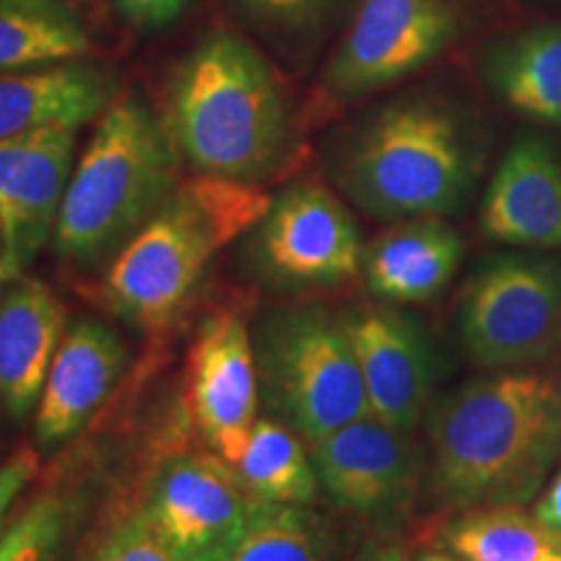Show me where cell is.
Masks as SVG:
<instances>
[{
    "instance_id": "cell-31",
    "label": "cell",
    "mask_w": 561,
    "mask_h": 561,
    "mask_svg": "<svg viewBox=\"0 0 561 561\" xmlns=\"http://www.w3.org/2000/svg\"><path fill=\"white\" fill-rule=\"evenodd\" d=\"M359 561H409V549L403 543L388 541V543H377L362 553Z\"/></svg>"
},
{
    "instance_id": "cell-29",
    "label": "cell",
    "mask_w": 561,
    "mask_h": 561,
    "mask_svg": "<svg viewBox=\"0 0 561 561\" xmlns=\"http://www.w3.org/2000/svg\"><path fill=\"white\" fill-rule=\"evenodd\" d=\"M325 0H244L252 11L284 26H305L318 16Z\"/></svg>"
},
{
    "instance_id": "cell-21",
    "label": "cell",
    "mask_w": 561,
    "mask_h": 561,
    "mask_svg": "<svg viewBox=\"0 0 561 561\" xmlns=\"http://www.w3.org/2000/svg\"><path fill=\"white\" fill-rule=\"evenodd\" d=\"M89 32L60 0H0V73L83 60Z\"/></svg>"
},
{
    "instance_id": "cell-33",
    "label": "cell",
    "mask_w": 561,
    "mask_h": 561,
    "mask_svg": "<svg viewBox=\"0 0 561 561\" xmlns=\"http://www.w3.org/2000/svg\"><path fill=\"white\" fill-rule=\"evenodd\" d=\"M421 561H455V559H447V557H439V553H430V557H424Z\"/></svg>"
},
{
    "instance_id": "cell-9",
    "label": "cell",
    "mask_w": 561,
    "mask_h": 561,
    "mask_svg": "<svg viewBox=\"0 0 561 561\" xmlns=\"http://www.w3.org/2000/svg\"><path fill=\"white\" fill-rule=\"evenodd\" d=\"M455 30L450 0H359L328 68V89L359 96L388 87L437 58Z\"/></svg>"
},
{
    "instance_id": "cell-19",
    "label": "cell",
    "mask_w": 561,
    "mask_h": 561,
    "mask_svg": "<svg viewBox=\"0 0 561 561\" xmlns=\"http://www.w3.org/2000/svg\"><path fill=\"white\" fill-rule=\"evenodd\" d=\"M462 257L458 231L437 216L405 219L362 252L367 286L377 297L416 305L430 301L450 284Z\"/></svg>"
},
{
    "instance_id": "cell-30",
    "label": "cell",
    "mask_w": 561,
    "mask_h": 561,
    "mask_svg": "<svg viewBox=\"0 0 561 561\" xmlns=\"http://www.w3.org/2000/svg\"><path fill=\"white\" fill-rule=\"evenodd\" d=\"M536 515H538V520L546 525V528H549L551 533H557V536L561 538V471L557 473V479H553L549 491L541 496V502H538Z\"/></svg>"
},
{
    "instance_id": "cell-15",
    "label": "cell",
    "mask_w": 561,
    "mask_h": 561,
    "mask_svg": "<svg viewBox=\"0 0 561 561\" xmlns=\"http://www.w3.org/2000/svg\"><path fill=\"white\" fill-rule=\"evenodd\" d=\"M489 240L561 248V159L541 138H520L502 159L481 206Z\"/></svg>"
},
{
    "instance_id": "cell-10",
    "label": "cell",
    "mask_w": 561,
    "mask_h": 561,
    "mask_svg": "<svg viewBox=\"0 0 561 561\" xmlns=\"http://www.w3.org/2000/svg\"><path fill=\"white\" fill-rule=\"evenodd\" d=\"M362 252L346 206L314 182H299L271 201L257 224V263L284 286L339 284L359 271Z\"/></svg>"
},
{
    "instance_id": "cell-6",
    "label": "cell",
    "mask_w": 561,
    "mask_h": 561,
    "mask_svg": "<svg viewBox=\"0 0 561 561\" xmlns=\"http://www.w3.org/2000/svg\"><path fill=\"white\" fill-rule=\"evenodd\" d=\"M255 354L271 405L310 445L371 413L348 322L322 310L278 312Z\"/></svg>"
},
{
    "instance_id": "cell-28",
    "label": "cell",
    "mask_w": 561,
    "mask_h": 561,
    "mask_svg": "<svg viewBox=\"0 0 561 561\" xmlns=\"http://www.w3.org/2000/svg\"><path fill=\"white\" fill-rule=\"evenodd\" d=\"M121 13L140 30H159L172 24L191 0H115Z\"/></svg>"
},
{
    "instance_id": "cell-13",
    "label": "cell",
    "mask_w": 561,
    "mask_h": 561,
    "mask_svg": "<svg viewBox=\"0 0 561 561\" xmlns=\"http://www.w3.org/2000/svg\"><path fill=\"white\" fill-rule=\"evenodd\" d=\"M310 453L320 486L341 507L362 515L398 507L416 486L419 453L409 432L371 413L312 442Z\"/></svg>"
},
{
    "instance_id": "cell-16",
    "label": "cell",
    "mask_w": 561,
    "mask_h": 561,
    "mask_svg": "<svg viewBox=\"0 0 561 561\" xmlns=\"http://www.w3.org/2000/svg\"><path fill=\"white\" fill-rule=\"evenodd\" d=\"M371 416L411 432L430 398L432 369L424 339L403 314L369 310L348 322Z\"/></svg>"
},
{
    "instance_id": "cell-18",
    "label": "cell",
    "mask_w": 561,
    "mask_h": 561,
    "mask_svg": "<svg viewBox=\"0 0 561 561\" xmlns=\"http://www.w3.org/2000/svg\"><path fill=\"white\" fill-rule=\"evenodd\" d=\"M66 335V307L37 278H19L0 291V403L26 416L39 403L47 371Z\"/></svg>"
},
{
    "instance_id": "cell-3",
    "label": "cell",
    "mask_w": 561,
    "mask_h": 561,
    "mask_svg": "<svg viewBox=\"0 0 561 561\" xmlns=\"http://www.w3.org/2000/svg\"><path fill=\"white\" fill-rule=\"evenodd\" d=\"M178 157L167 123L138 94L112 102L70 172L55 252L94 265L121 250L180 185Z\"/></svg>"
},
{
    "instance_id": "cell-17",
    "label": "cell",
    "mask_w": 561,
    "mask_h": 561,
    "mask_svg": "<svg viewBox=\"0 0 561 561\" xmlns=\"http://www.w3.org/2000/svg\"><path fill=\"white\" fill-rule=\"evenodd\" d=\"M117 100V79L94 62L3 70L0 73V144L45 128H76L104 115Z\"/></svg>"
},
{
    "instance_id": "cell-7",
    "label": "cell",
    "mask_w": 561,
    "mask_h": 561,
    "mask_svg": "<svg viewBox=\"0 0 561 561\" xmlns=\"http://www.w3.org/2000/svg\"><path fill=\"white\" fill-rule=\"evenodd\" d=\"M460 331L481 367L543 359L561 341V268L536 257L489 263L468 286Z\"/></svg>"
},
{
    "instance_id": "cell-4",
    "label": "cell",
    "mask_w": 561,
    "mask_h": 561,
    "mask_svg": "<svg viewBox=\"0 0 561 561\" xmlns=\"http://www.w3.org/2000/svg\"><path fill=\"white\" fill-rule=\"evenodd\" d=\"M268 195L244 182L198 178L180 182L161 208L115 252L102 294L133 325L161 328L182 310L210 257L261 224Z\"/></svg>"
},
{
    "instance_id": "cell-5",
    "label": "cell",
    "mask_w": 561,
    "mask_h": 561,
    "mask_svg": "<svg viewBox=\"0 0 561 561\" xmlns=\"http://www.w3.org/2000/svg\"><path fill=\"white\" fill-rule=\"evenodd\" d=\"M473 170L458 117L437 102L405 100L377 112L351 138L339 180L367 214L405 221L458 208Z\"/></svg>"
},
{
    "instance_id": "cell-20",
    "label": "cell",
    "mask_w": 561,
    "mask_h": 561,
    "mask_svg": "<svg viewBox=\"0 0 561 561\" xmlns=\"http://www.w3.org/2000/svg\"><path fill=\"white\" fill-rule=\"evenodd\" d=\"M489 81L520 115L561 123V24L538 26L496 47Z\"/></svg>"
},
{
    "instance_id": "cell-26",
    "label": "cell",
    "mask_w": 561,
    "mask_h": 561,
    "mask_svg": "<svg viewBox=\"0 0 561 561\" xmlns=\"http://www.w3.org/2000/svg\"><path fill=\"white\" fill-rule=\"evenodd\" d=\"M94 561H178V557L153 528L149 512L138 510L112 533Z\"/></svg>"
},
{
    "instance_id": "cell-27",
    "label": "cell",
    "mask_w": 561,
    "mask_h": 561,
    "mask_svg": "<svg viewBox=\"0 0 561 561\" xmlns=\"http://www.w3.org/2000/svg\"><path fill=\"white\" fill-rule=\"evenodd\" d=\"M37 466V453L30 450V447L13 453L9 460L0 462V520H3L5 510H9L13 500L24 491L26 483L34 479Z\"/></svg>"
},
{
    "instance_id": "cell-25",
    "label": "cell",
    "mask_w": 561,
    "mask_h": 561,
    "mask_svg": "<svg viewBox=\"0 0 561 561\" xmlns=\"http://www.w3.org/2000/svg\"><path fill=\"white\" fill-rule=\"evenodd\" d=\"M70 504L62 494H42L0 536V561H50L70 523Z\"/></svg>"
},
{
    "instance_id": "cell-2",
    "label": "cell",
    "mask_w": 561,
    "mask_h": 561,
    "mask_svg": "<svg viewBox=\"0 0 561 561\" xmlns=\"http://www.w3.org/2000/svg\"><path fill=\"white\" fill-rule=\"evenodd\" d=\"M167 130L198 174L255 185L276 170L289 140L280 83L250 42L203 37L170 81Z\"/></svg>"
},
{
    "instance_id": "cell-24",
    "label": "cell",
    "mask_w": 561,
    "mask_h": 561,
    "mask_svg": "<svg viewBox=\"0 0 561 561\" xmlns=\"http://www.w3.org/2000/svg\"><path fill=\"white\" fill-rule=\"evenodd\" d=\"M325 525L301 504L261 502L229 561H328Z\"/></svg>"
},
{
    "instance_id": "cell-32",
    "label": "cell",
    "mask_w": 561,
    "mask_h": 561,
    "mask_svg": "<svg viewBox=\"0 0 561 561\" xmlns=\"http://www.w3.org/2000/svg\"><path fill=\"white\" fill-rule=\"evenodd\" d=\"M19 276V273H13L11 268H9V265H5V263H0V286H3V284H9V280H13V278H16Z\"/></svg>"
},
{
    "instance_id": "cell-22",
    "label": "cell",
    "mask_w": 561,
    "mask_h": 561,
    "mask_svg": "<svg viewBox=\"0 0 561 561\" xmlns=\"http://www.w3.org/2000/svg\"><path fill=\"white\" fill-rule=\"evenodd\" d=\"M445 543L466 561H561V538L520 504L466 512L447 525Z\"/></svg>"
},
{
    "instance_id": "cell-8",
    "label": "cell",
    "mask_w": 561,
    "mask_h": 561,
    "mask_svg": "<svg viewBox=\"0 0 561 561\" xmlns=\"http://www.w3.org/2000/svg\"><path fill=\"white\" fill-rule=\"evenodd\" d=\"M261 502L227 460L182 455L161 468L144 510L178 561H229Z\"/></svg>"
},
{
    "instance_id": "cell-11",
    "label": "cell",
    "mask_w": 561,
    "mask_h": 561,
    "mask_svg": "<svg viewBox=\"0 0 561 561\" xmlns=\"http://www.w3.org/2000/svg\"><path fill=\"white\" fill-rule=\"evenodd\" d=\"M76 128L0 144V263L21 273L53 237L73 172Z\"/></svg>"
},
{
    "instance_id": "cell-12",
    "label": "cell",
    "mask_w": 561,
    "mask_h": 561,
    "mask_svg": "<svg viewBox=\"0 0 561 561\" xmlns=\"http://www.w3.org/2000/svg\"><path fill=\"white\" fill-rule=\"evenodd\" d=\"M257 354L244 320L214 314L191 351V409L203 437L234 466L257 421Z\"/></svg>"
},
{
    "instance_id": "cell-1",
    "label": "cell",
    "mask_w": 561,
    "mask_h": 561,
    "mask_svg": "<svg viewBox=\"0 0 561 561\" xmlns=\"http://www.w3.org/2000/svg\"><path fill=\"white\" fill-rule=\"evenodd\" d=\"M430 437L434 486L447 504H525L561 453V401L543 377H489L434 409Z\"/></svg>"
},
{
    "instance_id": "cell-14",
    "label": "cell",
    "mask_w": 561,
    "mask_h": 561,
    "mask_svg": "<svg viewBox=\"0 0 561 561\" xmlns=\"http://www.w3.org/2000/svg\"><path fill=\"white\" fill-rule=\"evenodd\" d=\"M128 351L104 322L83 320L66 331L37 405V437L58 445L87 426L121 380Z\"/></svg>"
},
{
    "instance_id": "cell-23",
    "label": "cell",
    "mask_w": 561,
    "mask_h": 561,
    "mask_svg": "<svg viewBox=\"0 0 561 561\" xmlns=\"http://www.w3.org/2000/svg\"><path fill=\"white\" fill-rule=\"evenodd\" d=\"M234 471L252 496L276 504H307L318 494V473L289 424L255 421Z\"/></svg>"
}]
</instances>
